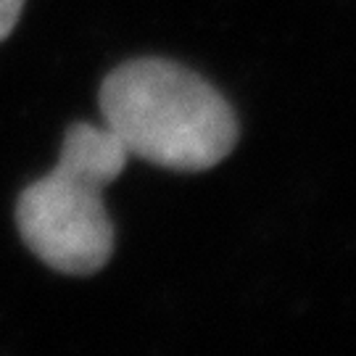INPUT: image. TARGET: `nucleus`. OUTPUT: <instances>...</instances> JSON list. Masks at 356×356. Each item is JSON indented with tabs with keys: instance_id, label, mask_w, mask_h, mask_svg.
I'll return each mask as SVG.
<instances>
[{
	"instance_id": "obj_3",
	"label": "nucleus",
	"mask_w": 356,
	"mask_h": 356,
	"mask_svg": "<svg viewBox=\"0 0 356 356\" xmlns=\"http://www.w3.org/2000/svg\"><path fill=\"white\" fill-rule=\"evenodd\" d=\"M22 8H24V0H0V42L13 32Z\"/></svg>"
},
{
	"instance_id": "obj_1",
	"label": "nucleus",
	"mask_w": 356,
	"mask_h": 356,
	"mask_svg": "<svg viewBox=\"0 0 356 356\" xmlns=\"http://www.w3.org/2000/svg\"><path fill=\"white\" fill-rule=\"evenodd\" d=\"M101 114L129 156L175 172H204L238 143L229 103L191 69L164 58L127 61L103 79Z\"/></svg>"
},
{
	"instance_id": "obj_2",
	"label": "nucleus",
	"mask_w": 356,
	"mask_h": 356,
	"mask_svg": "<svg viewBox=\"0 0 356 356\" xmlns=\"http://www.w3.org/2000/svg\"><path fill=\"white\" fill-rule=\"evenodd\" d=\"M127 159L106 124H72L58 164L16 204L19 232L32 254L64 275L98 272L114 251L103 188L124 172Z\"/></svg>"
}]
</instances>
